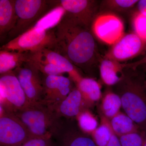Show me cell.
<instances>
[{
	"mask_svg": "<svg viewBox=\"0 0 146 146\" xmlns=\"http://www.w3.org/2000/svg\"><path fill=\"white\" fill-rule=\"evenodd\" d=\"M110 121L114 133L119 137L138 131L139 127L125 113L119 112L110 119Z\"/></svg>",
	"mask_w": 146,
	"mask_h": 146,
	"instance_id": "obj_20",
	"label": "cell"
},
{
	"mask_svg": "<svg viewBox=\"0 0 146 146\" xmlns=\"http://www.w3.org/2000/svg\"><path fill=\"white\" fill-rule=\"evenodd\" d=\"M76 118L79 127L84 133L92 134L98 126V120L88 108L82 110Z\"/></svg>",
	"mask_w": 146,
	"mask_h": 146,
	"instance_id": "obj_25",
	"label": "cell"
},
{
	"mask_svg": "<svg viewBox=\"0 0 146 146\" xmlns=\"http://www.w3.org/2000/svg\"><path fill=\"white\" fill-rule=\"evenodd\" d=\"M31 61L57 66L65 73H68L72 80L75 83L82 77L76 68L66 57L53 49H44L37 52L31 53Z\"/></svg>",
	"mask_w": 146,
	"mask_h": 146,
	"instance_id": "obj_14",
	"label": "cell"
},
{
	"mask_svg": "<svg viewBox=\"0 0 146 146\" xmlns=\"http://www.w3.org/2000/svg\"><path fill=\"white\" fill-rule=\"evenodd\" d=\"M144 66H145V70L146 72V64H144ZM144 82H145V86L146 87V78L145 79V80H144Z\"/></svg>",
	"mask_w": 146,
	"mask_h": 146,
	"instance_id": "obj_33",
	"label": "cell"
},
{
	"mask_svg": "<svg viewBox=\"0 0 146 146\" xmlns=\"http://www.w3.org/2000/svg\"><path fill=\"white\" fill-rule=\"evenodd\" d=\"M60 146H97L94 141L72 130L62 129L57 136Z\"/></svg>",
	"mask_w": 146,
	"mask_h": 146,
	"instance_id": "obj_19",
	"label": "cell"
},
{
	"mask_svg": "<svg viewBox=\"0 0 146 146\" xmlns=\"http://www.w3.org/2000/svg\"><path fill=\"white\" fill-rule=\"evenodd\" d=\"M138 1V0H105L100 3V11L102 13H122L133 8Z\"/></svg>",
	"mask_w": 146,
	"mask_h": 146,
	"instance_id": "obj_23",
	"label": "cell"
},
{
	"mask_svg": "<svg viewBox=\"0 0 146 146\" xmlns=\"http://www.w3.org/2000/svg\"><path fill=\"white\" fill-rule=\"evenodd\" d=\"M56 42L55 27L47 30L32 28L7 42L1 47L0 50L35 53L44 49H54Z\"/></svg>",
	"mask_w": 146,
	"mask_h": 146,
	"instance_id": "obj_5",
	"label": "cell"
},
{
	"mask_svg": "<svg viewBox=\"0 0 146 146\" xmlns=\"http://www.w3.org/2000/svg\"><path fill=\"white\" fill-rule=\"evenodd\" d=\"M14 114L33 137H56L63 126L61 119L43 102L29 105Z\"/></svg>",
	"mask_w": 146,
	"mask_h": 146,
	"instance_id": "obj_3",
	"label": "cell"
},
{
	"mask_svg": "<svg viewBox=\"0 0 146 146\" xmlns=\"http://www.w3.org/2000/svg\"><path fill=\"white\" fill-rule=\"evenodd\" d=\"M125 68L123 64L104 57L100 63L101 78L108 86H115L122 79Z\"/></svg>",
	"mask_w": 146,
	"mask_h": 146,
	"instance_id": "obj_15",
	"label": "cell"
},
{
	"mask_svg": "<svg viewBox=\"0 0 146 146\" xmlns=\"http://www.w3.org/2000/svg\"><path fill=\"white\" fill-rule=\"evenodd\" d=\"M32 137L14 113L0 106V146H21Z\"/></svg>",
	"mask_w": 146,
	"mask_h": 146,
	"instance_id": "obj_8",
	"label": "cell"
},
{
	"mask_svg": "<svg viewBox=\"0 0 146 146\" xmlns=\"http://www.w3.org/2000/svg\"><path fill=\"white\" fill-rule=\"evenodd\" d=\"M134 33L144 42H146V16L138 12L135 13L132 20Z\"/></svg>",
	"mask_w": 146,
	"mask_h": 146,
	"instance_id": "obj_26",
	"label": "cell"
},
{
	"mask_svg": "<svg viewBox=\"0 0 146 146\" xmlns=\"http://www.w3.org/2000/svg\"><path fill=\"white\" fill-rule=\"evenodd\" d=\"M31 53L0 50V74L13 71L26 62L31 61Z\"/></svg>",
	"mask_w": 146,
	"mask_h": 146,
	"instance_id": "obj_18",
	"label": "cell"
},
{
	"mask_svg": "<svg viewBox=\"0 0 146 146\" xmlns=\"http://www.w3.org/2000/svg\"><path fill=\"white\" fill-rule=\"evenodd\" d=\"M122 107L121 98L117 94L108 91L102 98L100 110L102 115L110 120L120 112Z\"/></svg>",
	"mask_w": 146,
	"mask_h": 146,
	"instance_id": "obj_21",
	"label": "cell"
},
{
	"mask_svg": "<svg viewBox=\"0 0 146 146\" xmlns=\"http://www.w3.org/2000/svg\"><path fill=\"white\" fill-rule=\"evenodd\" d=\"M15 0H0V41L7 39L17 21Z\"/></svg>",
	"mask_w": 146,
	"mask_h": 146,
	"instance_id": "obj_16",
	"label": "cell"
},
{
	"mask_svg": "<svg viewBox=\"0 0 146 146\" xmlns=\"http://www.w3.org/2000/svg\"><path fill=\"white\" fill-rule=\"evenodd\" d=\"M95 37L109 45H114L124 35L121 19L115 13L105 12L97 16L91 27Z\"/></svg>",
	"mask_w": 146,
	"mask_h": 146,
	"instance_id": "obj_9",
	"label": "cell"
},
{
	"mask_svg": "<svg viewBox=\"0 0 146 146\" xmlns=\"http://www.w3.org/2000/svg\"><path fill=\"white\" fill-rule=\"evenodd\" d=\"M57 42L54 50L76 68L90 74L99 64L100 57L95 36L87 27L65 13L55 27Z\"/></svg>",
	"mask_w": 146,
	"mask_h": 146,
	"instance_id": "obj_1",
	"label": "cell"
},
{
	"mask_svg": "<svg viewBox=\"0 0 146 146\" xmlns=\"http://www.w3.org/2000/svg\"><path fill=\"white\" fill-rule=\"evenodd\" d=\"M122 146H143V137L139 132H133L120 136Z\"/></svg>",
	"mask_w": 146,
	"mask_h": 146,
	"instance_id": "obj_28",
	"label": "cell"
},
{
	"mask_svg": "<svg viewBox=\"0 0 146 146\" xmlns=\"http://www.w3.org/2000/svg\"><path fill=\"white\" fill-rule=\"evenodd\" d=\"M125 114L146 131V87L133 72L125 71L121 80L115 85Z\"/></svg>",
	"mask_w": 146,
	"mask_h": 146,
	"instance_id": "obj_2",
	"label": "cell"
},
{
	"mask_svg": "<svg viewBox=\"0 0 146 146\" xmlns=\"http://www.w3.org/2000/svg\"><path fill=\"white\" fill-rule=\"evenodd\" d=\"M145 42L134 32L128 33L113 45L104 58L119 62L128 60L140 53Z\"/></svg>",
	"mask_w": 146,
	"mask_h": 146,
	"instance_id": "obj_11",
	"label": "cell"
},
{
	"mask_svg": "<svg viewBox=\"0 0 146 146\" xmlns=\"http://www.w3.org/2000/svg\"><path fill=\"white\" fill-rule=\"evenodd\" d=\"M146 56L143 58L141 60L136 61L135 63H134V64H135V66H136V67H139L140 65H144V64H146Z\"/></svg>",
	"mask_w": 146,
	"mask_h": 146,
	"instance_id": "obj_32",
	"label": "cell"
},
{
	"mask_svg": "<svg viewBox=\"0 0 146 146\" xmlns=\"http://www.w3.org/2000/svg\"><path fill=\"white\" fill-rule=\"evenodd\" d=\"M113 132L110 120L102 115L100 125L91 135L97 146H106Z\"/></svg>",
	"mask_w": 146,
	"mask_h": 146,
	"instance_id": "obj_24",
	"label": "cell"
},
{
	"mask_svg": "<svg viewBox=\"0 0 146 146\" xmlns=\"http://www.w3.org/2000/svg\"><path fill=\"white\" fill-rule=\"evenodd\" d=\"M138 13L146 16V0L138 1L137 3Z\"/></svg>",
	"mask_w": 146,
	"mask_h": 146,
	"instance_id": "obj_30",
	"label": "cell"
},
{
	"mask_svg": "<svg viewBox=\"0 0 146 146\" xmlns=\"http://www.w3.org/2000/svg\"><path fill=\"white\" fill-rule=\"evenodd\" d=\"M13 71L23 89L30 105L43 101V74L31 61L23 63Z\"/></svg>",
	"mask_w": 146,
	"mask_h": 146,
	"instance_id": "obj_7",
	"label": "cell"
},
{
	"mask_svg": "<svg viewBox=\"0 0 146 146\" xmlns=\"http://www.w3.org/2000/svg\"><path fill=\"white\" fill-rule=\"evenodd\" d=\"M0 106L16 113L29 105L26 96L13 71L1 75Z\"/></svg>",
	"mask_w": 146,
	"mask_h": 146,
	"instance_id": "obj_6",
	"label": "cell"
},
{
	"mask_svg": "<svg viewBox=\"0 0 146 146\" xmlns=\"http://www.w3.org/2000/svg\"><path fill=\"white\" fill-rule=\"evenodd\" d=\"M36 69L44 76H63V70L52 64L31 61Z\"/></svg>",
	"mask_w": 146,
	"mask_h": 146,
	"instance_id": "obj_27",
	"label": "cell"
},
{
	"mask_svg": "<svg viewBox=\"0 0 146 146\" xmlns=\"http://www.w3.org/2000/svg\"><path fill=\"white\" fill-rule=\"evenodd\" d=\"M76 84L89 108L102 98L101 86L94 79L82 77Z\"/></svg>",
	"mask_w": 146,
	"mask_h": 146,
	"instance_id": "obj_17",
	"label": "cell"
},
{
	"mask_svg": "<svg viewBox=\"0 0 146 146\" xmlns=\"http://www.w3.org/2000/svg\"><path fill=\"white\" fill-rule=\"evenodd\" d=\"M106 146H122L117 136L113 132L108 143Z\"/></svg>",
	"mask_w": 146,
	"mask_h": 146,
	"instance_id": "obj_31",
	"label": "cell"
},
{
	"mask_svg": "<svg viewBox=\"0 0 146 146\" xmlns=\"http://www.w3.org/2000/svg\"><path fill=\"white\" fill-rule=\"evenodd\" d=\"M56 1L15 0L17 21L9 33L7 42L28 31L50 11L56 7Z\"/></svg>",
	"mask_w": 146,
	"mask_h": 146,
	"instance_id": "obj_4",
	"label": "cell"
},
{
	"mask_svg": "<svg viewBox=\"0 0 146 146\" xmlns=\"http://www.w3.org/2000/svg\"><path fill=\"white\" fill-rule=\"evenodd\" d=\"M52 138L32 137L21 146H56Z\"/></svg>",
	"mask_w": 146,
	"mask_h": 146,
	"instance_id": "obj_29",
	"label": "cell"
},
{
	"mask_svg": "<svg viewBox=\"0 0 146 146\" xmlns=\"http://www.w3.org/2000/svg\"><path fill=\"white\" fill-rule=\"evenodd\" d=\"M47 105L56 117L60 119L76 117L82 110L89 108L76 87L73 89L64 99Z\"/></svg>",
	"mask_w": 146,
	"mask_h": 146,
	"instance_id": "obj_13",
	"label": "cell"
},
{
	"mask_svg": "<svg viewBox=\"0 0 146 146\" xmlns=\"http://www.w3.org/2000/svg\"><path fill=\"white\" fill-rule=\"evenodd\" d=\"M143 146H146V141H145V143H143Z\"/></svg>",
	"mask_w": 146,
	"mask_h": 146,
	"instance_id": "obj_34",
	"label": "cell"
},
{
	"mask_svg": "<svg viewBox=\"0 0 146 146\" xmlns=\"http://www.w3.org/2000/svg\"><path fill=\"white\" fill-rule=\"evenodd\" d=\"M71 80L63 76L43 75L44 94L42 102L50 104L64 99L73 89Z\"/></svg>",
	"mask_w": 146,
	"mask_h": 146,
	"instance_id": "obj_12",
	"label": "cell"
},
{
	"mask_svg": "<svg viewBox=\"0 0 146 146\" xmlns=\"http://www.w3.org/2000/svg\"><path fill=\"white\" fill-rule=\"evenodd\" d=\"M65 13V10L62 6H57L41 18L32 28L44 30L54 28L59 23Z\"/></svg>",
	"mask_w": 146,
	"mask_h": 146,
	"instance_id": "obj_22",
	"label": "cell"
},
{
	"mask_svg": "<svg viewBox=\"0 0 146 146\" xmlns=\"http://www.w3.org/2000/svg\"><path fill=\"white\" fill-rule=\"evenodd\" d=\"M57 6H62L65 13L85 26L91 29L95 18L99 14L100 3L94 0L56 1Z\"/></svg>",
	"mask_w": 146,
	"mask_h": 146,
	"instance_id": "obj_10",
	"label": "cell"
}]
</instances>
